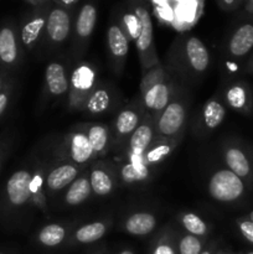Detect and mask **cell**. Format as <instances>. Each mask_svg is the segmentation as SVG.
<instances>
[{"label":"cell","mask_w":253,"mask_h":254,"mask_svg":"<svg viewBox=\"0 0 253 254\" xmlns=\"http://www.w3.org/2000/svg\"><path fill=\"white\" fill-rule=\"evenodd\" d=\"M32 175L26 169H19L10 175L4 189L2 206L0 207L2 215L19 210L26 205L31 198Z\"/></svg>","instance_id":"obj_1"},{"label":"cell","mask_w":253,"mask_h":254,"mask_svg":"<svg viewBox=\"0 0 253 254\" xmlns=\"http://www.w3.org/2000/svg\"><path fill=\"white\" fill-rule=\"evenodd\" d=\"M211 197L220 202H235L245 193V183L228 169L218 170L208 181Z\"/></svg>","instance_id":"obj_2"},{"label":"cell","mask_w":253,"mask_h":254,"mask_svg":"<svg viewBox=\"0 0 253 254\" xmlns=\"http://www.w3.org/2000/svg\"><path fill=\"white\" fill-rule=\"evenodd\" d=\"M20 57L19 44L11 26L0 27V66L12 67Z\"/></svg>","instance_id":"obj_3"},{"label":"cell","mask_w":253,"mask_h":254,"mask_svg":"<svg viewBox=\"0 0 253 254\" xmlns=\"http://www.w3.org/2000/svg\"><path fill=\"white\" fill-rule=\"evenodd\" d=\"M185 122V109L180 103H170L159 118L158 130L161 135L173 136L180 130Z\"/></svg>","instance_id":"obj_4"},{"label":"cell","mask_w":253,"mask_h":254,"mask_svg":"<svg viewBox=\"0 0 253 254\" xmlns=\"http://www.w3.org/2000/svg\"><path fill=\"white\" fill-rule=\"evenodd\" d=\"M223 158L228 170L232 171L242 180H252L253 166L247 154L242 149L238 146H230L225 150Z\"/></svg>","instance_id":"obj_5"},{"label":"cell","mask_w":253,"mask_h":254,"mask_svg":"<svg viewBox=\"0 0 253 254\" xmlns=\"http://www.w3.org/2000/svg\"><path fill=\"white\" fill-rule=\"evenodd\" d=\"M253 49V24H243L232 34L228 50L233 57H243Z\"/></svg>","instance_id":"obj_6"},{"label":"cell","mask_w":253,"mask_h":254,"mask_svg":"<svg viewBox=\"0 0 253 254\" xmlns=\"http://www.w3.org/2000/svg\"><path fill=\"white\" fill-rule=\"evenodd\" d=\"M69 32V16L63 9H55L47 19V34L54 42H62Z\"/></svg>","instance_id":"obj_7"},{"label":"cell","mask_w":253,"mask_h":254,"mask_svg":"<svg viewBox=\"0 0 253 254\" xmlns=\"http://www.w3.org/2000/svg\"><path fill=\"white\" fill-rule=\"evenodd\" d=\"M186 55L191 67L197 72H203L210 64L207 49L197 37H190L186 42Z\"/></svg>","instance_id":"obj_8"},{"label":"cell","mask_w":253,"mask_h":254,"mask_svg":"<svg viewBox=\"0 0 253 254\" xmlns=\"http://www.w3.org/2000/svg\"><path fill=\"white\" fill-rule=\"evenodd\" d=\"M45 79H46L49 91L55 96H62L63 93H66L69 87L63 66L57 62H52L46 67Z\"/></svg>","instance_id":"obj_9"},{"label":"cell","mask_w":253,"mask_h":254,"mask_svg":"<svg viewBox=\"0 0 253 254\" xmlns=\"http://www.w3.org/2000/svg\"><path fill=\"white\" fill-rule=\"evenodd\" d=\"M156 227V220L151 213L138 212L131 215L124 223V228L131 236L141 237L153 232Z\"/></svg>","instance_id":"obj_10"},{"label":"cell","mask_w":253,"mask_h":254,"mask_svg":"<svg viewBox=\"0 0 253 254\" xmlns=\"http://www.w3.org/2000/svg\"><path fill=\"white\" fill-rule=\"evenodd\" d=\"M226 102L235 111L248 112L252 106V94L246 84L236 83L226 92Z\"/></svg>","instance_id":"obj_11"},{"label":"cell","mask_w":253,"mask_h":254,"mask_svg":"<svg viewBox=\"0 0 253 254\" xmlns=\"http://www.w3.org/2000/svg\"><path fill=\"white\" fill-rule=\"evenodd\" d=\"M78 175V170L73 165H61L54 169L47 176V188L52 191H59L73 183Z\"/></svg>","instance_id":"obj_12"},{"label":"cell","mask_w":253,"mask_h":254,"mask_svg":"<svg viewBox=\"0 0 253 254\" xmlns=\"http://www.w3.org/2000/svg\"><path fill=\"white\" fill-rule=\"evenodd\" d=\"M144 104L153 111H161L169 104V87L163 82H156L144 93Z\"/></svg>","instance_id":"obj_13"},{"label":"cell","mask_w":253,"mask_h":254,"mask_svg":"<svg viewBox=\"0 0 253 254\" xmlns=\"http://www.w3.org/2000/svg\"><path fill=\"white\" fill-rule=\"evenodd\" d=\"M69 154L74 163L84 164L93 156L94 151L86 134L76 133L72 135L69 143Z\"/></svg>","instance_id":"obj_14"},{"label":"cell","mask_w":253,"mask_h":254,"mask_svg":"<svg viewBox=\"0 0 253 254\" xmlns=\"http://www.w3.org/2000/svg\"><path fill=\"white\" fill-rule=\"evenodd\" d=\"M92 188L91 183H89V178L82 176V178L76 179L69 185L68 190H67L66 195H64V201L69 206L81 205L82 202H84L89 197Z\"/></svg>","instance_id":"obj_15"},{"label":"cell","mask_w":253,"mask_h":254,"mask_svg":"<svg viewBox=\"0 0 253 254\" xmlns=\"http://www.w3.org/2000/svg\"><path fill=\"white\" fill-rule=\"evenodd\" d=\"M135 15L139 17L141 24V30L139 37L136 39V47L140 52L148 51L153 44V22L149 12L143 7H138L135 10Z\"/></svg>","instance_id":"obj_16"},{"label":"cell","mask_w":253,"mask_h":254,"mask_svg":"<svg viewBox=\"0 0 253 254\" xmlns=\"http://www.w3.org/2000/svg\"><path fill=\"white\" fill-rule=\"evenodd\" d=\"M144 156V155H143ZM143 156L133 155L131 154L130 163L123 166L122 169V178L126 183H135L148 179L149 169L143 160Z\"/></svg>","instance_id":"obj_17"},{"label":"cell","mask_w":253,"mask_h":254,"mask_svg":"<svg viewBox=\"0 0 253 254\" xmlns=\"http://www.w3.org/2000/svg\"><path fill=\"white\" fill-rule=\"evenodd\" d=\"M151 140H153V130H151L150 126H148V124L139 126L133 131L130 136V141H129L131 154L143 156L145 154L146 149L150 145Z\"/></svg>","instance_id":"obj_18"},{"label":"cell","mask_w":253,"mask_h":254,"mask_svg":"<svg viewBox=\"0 0 253 254\" xmlns=\"http://www.w3.org/2000/svg\"><path fill=\"white\" fill-rule=\"evenodd\" d=\"M107 232V226L103 222H93L79 227L74 232L73 240L81 245H89L101 240Z\"/></svg>","instance_id":"obj_19"},{"label":"cell","mask_w":253,"mask_h":254,"mask_svg":"<svg viewBox=\"0 0 253 254\" xmlns=\"http://www.w3.org/2000/svg\"><path fill=\"white\" fill-rule=\"evenodd\" d=\"M96 73L88 64H81L73 71L71 77V84L74 92L84 93L93 87Z\"/></svg>","instance_id":"obj_20"},{"label":"cell","mask_w":253,"mask_h":254,"mask_svg":"<svg viewBox=\"0 0 253 254\" xmlns=\"http://www.w3.org/2000/svg\"><path fill=\"white\" fill-rule=\"evenodd\" d=\"M66 238V230L61 225H47L37 235V241L46 248H55L61 245Z\"/></svg>","instance_id":"obj_21"},{"label":"cell","mask_w":253,"mask_h":254,"mask_svg":"<svg viewBox=\"0 0 253 254\" xmlns=\"http://www.w3.org/2000/svg\"><path fill=\"white\" fill-rule=\"evenodd\" d=\"M97 20V10L93 5L87 4L81 9L78 15V19L76 22V31L79 37L86 39L92 34L96 25Z\"/></svg>","instance_id":"obj_22"},{"label":"cell","mask_w":253,"mask_h":254,"mask_svg":"<svg viewBox=\"0 0 253 254\" xmlns=\"http://www.w3.org/2000/svg\"><path fill=\"white\" fill-rule=\"evenodd\" d=\"M108 45L109 49H111L112 55L114 57H122L126 56L129 52V42L126 36L124 35V32L122 31V29L117 25L109 27L108 30Z\"/></svg>","instance_id":"obj_23"},{"label":"cell","mask_w":253,"mask_h":254,"mask_svg":"<svg viewBox=\"0 0 253 254\" xmlns=\"http://www.w3.org/2000/svg\"><path fill=\"white\" fill-rule=\"evenodd\" d=\"M92 191L98 196H107L113 190V180L107 171L102 169H94L89 175Z\"/></svg>","instance_id":"obj_24"},{"label":"cell","mask_w":253,"mask_h":254,"mask_svg":"<svg viewBox=\"0 0 253 254\" xmlns=\"http://www.w3.org/2000/svg\"><path fill=\"white\" fill-rule=\"evenodd\" d=\"M226 116V109L218 101H210L203 107V122L206 127L215 129L223 122Z\"/></svg>","instance_id":"obj_25"},{"label":"cell","mask_w":253,"mask_h":254,"mask_svg":"<svg viewBox=\"0 0 253 254\" xmlns=\"http://www.w3.org/2000/svg\"><path fill=\"white\" fill-rule=\"evenodd\" d=\"M45 26V19L42 16H36L27 21L21 29V42L25 47H30L37 41L42 29Z\"/></svg>","instance_id":"obj_26"},{"label":"cell","mask_w":253,"mask_h":254,"mask_svg":"<svg viewBox=\"0 0 253 254\" xmlns=\"http://www.w3.org/2000/svg\"><path fill=\"white\" fill-rule=\"evenodd\" d=\"M139 123V116L134 111L130 109H126V111L121 112L117 118L116 128L119 134L122 135H126L129 133H133L136 128H138Z\"/></svg>","instance_id":"obj_27"},{"label":"cell","mask_w":253,"mask_h":254,"mask_svg":"<svg viewBox=\"0 0 253 254\" xmlns=\"http://www.w3.org/2000/svg\"><path fill=\"white\" fill-rule=\"evenodd\" d=\"M87 138L91 143L94 154L101 153L108 143V130L103 126H92L87 134Z\"/></svg>","instance_id":"obj_28"},{"label":"cell","mask_w":253,"mask_h":254,"mask_svg":"<svg viewBox=\"0 0 253 254\" xmlns=\"http://www.w3.org/2000/svg\"><path fill=\"white\" fill-rule=\"evenodd\" d=\"M109 101H111V98H109V94L106 89H96L87 101V109L93 114L102 113V112L107 111V108L109 107Z\"/></svg>","instance_id":"obj_29"},{"label":"cell","mask_w":253,"mask_h":254,"mask_svg":"<svg viewBox=\"0 0 253 254\" xmlns=\"http://www.w3.org/2000/svg\"><path fill=\"white\" fill-rule=\"evenodd\" d=\"M184 228L189 232V235L202 237L207 233V225L198 217L196 213H185L181 220Z\"/></svg>","instance_id":"obj_30"},{"label":"cell","mask_w":253,"mask_h":254,"mask_svg":"<svg viewBox=\"0 0 253 254\" xmlns=\"http://www.w3.org/2000/svg\"><path fill=\"white\" fill-rule=\"evenodd\" d=\"M202 247L200 238L192 235H185L179 241L178 254H201Z\"/></svg>","instance_id":"obj_31"},{"label":"cell","mask_w":253,"mask_h":254,"mask_svg":"<svg viewBox=\"0 0 253 254\" xmlns=\"http://www.w3.org/2000/svg\"><path fill=\"white\" fill-rule=\"evenodd\" d=\"M171 150V146L169 144H160V145H155L150 150L145 151L143 156V160L145 163V165H153V164L159 163L160 160H163L164 158L169 155Z\"/></svg>","instance_id":"obj_32"},{"label":"cell","mask_w":253,"mask_h":254,"mask_svg":"<svg viewBox=\"0 0 253 254\" xmlns=\"http://www.w3.org/2000/svg\"><path fill=\"white\" fill-rule=\"evenodd\" d=\"M123 21L126 27V31H128L129 36H130V39L135 40L136 41V39L139 37V34H140V30H141V24L139 17L136 16L135 12H134V14H126L123 17Z\"/></svg>","instance_id":"obj_33"},{"label":"cell","mask_w":253,"mask_h":254,"mask_svg":"<svg viewBox=\"0 0 253 254\" xmlns=\"http://www.w3.org/2000/svg\"><path fill=\"white\" fill-rule=\"evenodd\" d=\"M238 230L247 242L253 245V222L250 218H245L238 222Z\"/></svg>","instance_id":"obj_34"},{"label":"cell","mask_w":253,"mask_h":254,"mask_svg":"<svg viewBox=\"0 0 253 254\" xmlns=\"http://www.w3.org/2000/svg\"><path fill=\"white\" fill-rule=\"evenodd\" d=\"M10 98H11V84L7 82L6 86L4 87L1 92H0V117L4 114L6 111L7 106L10 103Z\"/></svg>","instance_id":"obj_35"},{"label":"cell","mask_w":253,"mask_h":254,"mask_svg":"<svg viewBox=\"0 0 253 254\" xmlns=\"http://www.w3.org/2000/svg\"><path fill=\"white\" fill-rule=\"evenodd\" d=\"M151 254H178L176 250L174 248V246L171 245L168 241H163V242L158 243V245L154 247Z\"/></svg>","instance_id":"obj_36"},{"label":"cell","mask_w":253,"mask_h":254,"mask_svg":"<svg viewBox=\"0 0 253 254\" xmlns=\"http://www.w3.org/2000/svg\"><path fill=\"white\" fill-rule=\"evenodd\" d=\"M7 151H9V145L5 139H0V173H1L2 164H4L5 158L7 156Z\"/></svg>","instance_id":"obj_37"},{"label":"cell","mask_w":253,"mask_h":254,"mask_svg":"<svg viewBox=\"0 0 253 254\" xmlns=\"http://www.w3.org/2000/svg\"><path fill=\"white\" fill-rule=\"evenodd\" d=\"M6 83L7 82L5 81V72L4 69H2V67L0 66V92L4 89V87L6 86Z\"/></svg>","instance_id":"obj_38"},{"label":"cell","mask_w":253,"mask_h":254,"mask_svg":"<svg viewBox=\"0 0 253 254\" xmlns=\"http://www.w3.org/2000/svg\"><path fill=\"white\" fill-rule=\"evenodd\" d=\"M223 4L226 5V6H233L235 5V2L237 1V0H222Z\"/></svg>","instance_id":"obj_39"},{"label":"cell","mask_w":253,"mask_h":254,"mask_svg":"<svg viewBox=\"0 0 253 254\" xmlns=\"http://www.w3.org/2000/svg\"><path fill=\"white\" fill-rule=\"evenodd\" d=\"M247 9H248V11L253 12V0H248V4H247Z\"/></svg>","instance_id":"obj_40"},{"label":"cell","mask_w":253,"mask_h":254,"mask_svg":"<svg viewBox=\"0 0 253 254\" xmlns=\"http://www.w3.org/2000/svg\"><path fill=\"white\" fill-rule=\"evenodd\" d=\"M118 254H135V253L130 250H123V251H121Z\"/></svg>","instance_id":"obj_41"},{"label":"cell","mask_w":253,"mask_h":254,"mask_svg":"<svg viewBox=\"0 0 253 254\" xmlns=\"http://www.w3.org/2000/svg\"><path fill=\"white\" fill-rule=\"evenodd\" d=\"M62 2H63L64 5H71V4H73L74 1H76V0H61Z\"/></svg>","instance_id":"obj_42"},{"label":"cell","mask_w":253,"mask_h":254,"mask_svg":"<svg viewBox=\"0 0 253 254\" xmlns=\"http://www.w3.org/2000/svg\"><path fill=\"white\" fill-rule=\"evenodd\" d=\"M201 254H217V252H213L212 250H206V251H202V253Z\"/></svg>","instance_id":"obj_43"},{"label":"cell","mask_w":253,"mask_h":254,"mask_svg":"<svg viewBox=\"0 0 253 254\" xmlns=\"http://www.w3.org/2000/svg\"><path fill=\"white\" fill-rule=\"evenodd\" d=\"M250 71L253 72V57H252V60H251V62H250Z\"/></svg>","instance_id":"obj_44"},{"label":"cell","mask_w":253,"mask_h":254,"mask_svg":"<svg viewBox=\"0 0 253 254\" xmlns=\"http://www.w3.org/2000/svg\"><path fill=\"white\" fill-rule=\"evenodd\" d=\"M248 218H250V220L252 221V222H253V211H252V212L250 213V217H248Z\"/></svg>","instance_id":"obj_45"},{"label":"cell","mask_w":253,"mask_h":254,"mask_svg":"<svg viewBox=\"0 0 253 254\" xmlns=\"http://www.w3.org/2000/svg\"><path fill=\"white\" fill-rule=\"evenodd\" d=\"M0 254H10V253H7V252H4V251H0Z\"/></svg>","instance_id":"obj_46"},{"label":"cell","mask_w":253,"mask_h":254,"mask_svg":"<svg viewBox=\"0 0 253 254\" xmlns=\"http://www.w3.org/2000/svg\"><path fill=\"white\" fill-rule=\"evenodd\" d=\"M246 254H253V251H251V252H248V253H246Z\"/></svg>","instance_id":"obj_47"},{"label":"cell","mask_w":253,"mask_h":254,"mask_svg":"<svg viewBox=\"0 0 253 254\" xmlns=\"http://www.w3.org/2000/svg\"><path fill=\"white\" fill-rule=\"evenodd\" d=\"M217 254H225L223 252H217Z\"/></svg>","instance_id":"obj_48"}]
</instances>
